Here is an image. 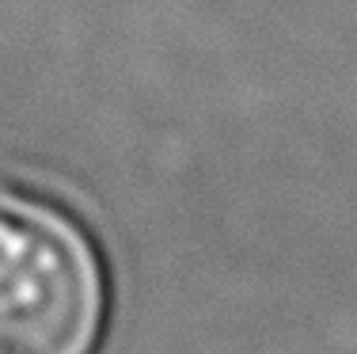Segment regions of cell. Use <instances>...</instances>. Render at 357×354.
Returning a JSON list of instances; mask_svg holds the SVG:
<instances>
[{
  "instance_id": "cell-1",
  "label": "cell",
  "mask_w": 357,
  "mask_h": 354,
  "mask_svg": "<svg viewBox=\"0 0 357 354\" xmlns=\"http://www.w3.org/2000/svg\"><path fill=\"white\" fill-rule=\"evenodd\" d=\"M110 271L61 198L0 179V354H99Z\"/></svg>"
}]
</instances>
